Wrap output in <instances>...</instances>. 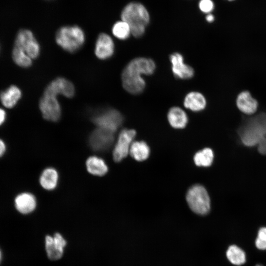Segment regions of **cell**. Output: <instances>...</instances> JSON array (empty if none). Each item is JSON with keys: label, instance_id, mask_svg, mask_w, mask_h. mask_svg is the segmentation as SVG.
<instances>
[{"label": "cell", "instance_id": "obj_16", "mask_svg": "<svg viewBox=\"0 0 266 266\" xmlns=\"http://www.w3.org/2000/svg\"><path fill=\"white\" fill-rule=\"evenodd\" d=\"M16 210L21 214H28L34 211L36 206L34 196L28 192L18 194L14 200Z\"/></svg>", "mask_w": 266, "mask_h": 266}, {"label": "cell", "instance_id": "obj_27", "mask_svg": "<svg viewBox=\"0 0 266 266\" xmlns=\"http://www.w3.org/2000/svg\"><path fill=\"white\" fill-rule=\"evenodd\" d=\"M199 6L202 12L209 14L213 10L214 4L212 0H200Z\"/></svg>", "mask_w": 266, "mask_h": 266}, {"label": "cell", "instance_id": "obj_3", "mask_svg": "<svg viewBox=\"0 0 266 266\" xmlns=\"http://www.w3.org/2000/svg\"><path fill=\"white\" fill-rule=\"evenodd\" d=\"M121 20L129 25L132 34L135 37H140L145 33L150 21L149 13L145 7L138 2H130L123 9Z\"/></svg>", "mask_w": 266, "mask_h": 266}, {"label": "cell", "instance_id": "obj_7", "mask_svg": "<svg viewBox=\"0 0 266 266\" xmlns=\"http://www.w3.org/2000/svg\"><path fill=\"white\" fill-rule=\"evenodd\" d=\"M93 122L98 128L115 133L122 125L124 117L121 113L113 108H107L94 114Z\"/></svg>", "mask_w": 266, "mask_h": 266}, {"label": "cell", "instance_id": "obj_33", "mask_svg": "<svg viewBox=\"0 0 266 266\" xmlns=\"http://www.w3.org/2000/svg\"><path fill=\"white\" fill-rule=\"evenodd\" d=\"M255 266H263L262 265H256Z\"/></svg>", "mask_w": 266, "mask_h": 266}, {"label": "cell", "instance_id": "obj_9", "mask_svg": "<svg viewBox=\"0 0 266 266\" xmlns=\"http://www.w3.org/2000/svg\"><path fill=\"white\" fill-rule=\"evenodd\" d=\"M66 245V238L58 232L53 235H46L44 238L45 252L51 261H58L63 257Z\"/></svg>", "mask_w": 266, "mask_h": 266}, {"label": "cell", "instance_id": "obj_20", "mask_svg": "<svg viewBox=\"0 0 266 266\" xmlns=\"http://www.w3.org/2000/svg\"><path fill=\"white\" fill-rule=\"evenodd\" d=\"M129 154L134 160L139 162L143 161L148 158L150 148L147 144L143 141H133Z\"/></svg>", "mask_w": 266, "mask_h": 266}, {"label": "cell", "instance_id": "obj_10", "mask_svg": "<svg viewBox=\"0 0 266 266\" xmlns=\"http://www.w3.org/2000/svg\"><path fill=\"white\" fill-rule=\"evenodd\" d=\"M136 135L133 129H125L120 133L113 151V160L119 162L129 154L130 147Z\"/></svg>", "mask_w": 266, "mask_h": 266}, {"label": "cell", "instance_id": "obj_2", "mask_svg": "<svg viewBox=\"0 0 266 266\" xmlns=\"http://www.w3.org/2000/svg\"><path fill=\"white\" fill-rule=\"evenodd\" d=\"M156 68V64L152 59L140 57L132 59L122 72L123 88L131 94H140L146 87V81L142 75L153 74Z\"/></svg>", "mask_w": 266, "mask_h": 266}, {"label": "cell", "instance_id": "obj_23", "mask_svg": "<svg viewBox=\"0 0 266 266\" xmlns=\"http://www.w3.org/2000/svg\"><path fill=\"white\" fill-rule=\"evenodd\" d=\"M213 160L214 153L209 148H205L198 151L194 157L195 164L199 166H209L212 165Z\"/></svg>", "mask_w": 266, "mask_h": 266}, {"label": "cell", "instance_id": "obj_34", "mask_svg": "<svg viewBox=\"0 0 266 266\" xmlns=\"http://www.w3.org/2000/svg\"><path fill=\"white\" fill-rule=\"evenodd\" d=\"M229 1H232V0H228Z\"/></svg>", "mask_w": 266, "mask_h": 266}, {"label": "cell", "instance_id": "obj_14", "mask_svg": "<svg viewBox=\"0 0 266 266\" xmlns=\"http://www.w3.org/2000/svg\"><path fill=\"white\" fill-rule=\"evenodd\" d=\"M235 104L240 112L247 115L255 113L259 107L258 100L247 90L242 91L237 95Z\"/></svg>", "mask_w": 266, "mask_h": 266}, {"label": "cell", "instance_id": "obj_6", "mask_svg": "<svg viewBox=\"0 0 266 266\" xmlns=\"http://www.w3.org/2000/svg\"><path fill=\"white\" fill-rule=\"evenodd\" d=\"M186 199L191 209L200 215H205L210 210V200L207 190L202 185L196 184L188 190Z\"/></svg>", "mask_w": 266, "mask_h": 266}, {"label": "cell", "instance_id": "obj_25", "mask_svg": "<svg viewBox=\"0 0 266 266\" xmlns=\"http://www.w3.org/2000/svg\"><path fill=\"white\" fill-rule=\"evenodd\" d=\"M111 31L116 38L121 40L127 39L132 34L128 24L122 20L116 22L113 24Z\"/></svg>", "mask_w": 266, "mask_h": 266}, {"label": "cell", "instance_id": "obj_21", "mask_svg": "<svg viewBox=\"0 0 266 266\" xmlns=\"http://www.w3.org/2000/svg\"><path fill=\"white\" fill-rule=\"evenodd\" d=\"M58 172L54 168L51 167L45 169L39 178L41 186L48 190H52L55 188L58 183Z\"/></svg>", "mask_w": 266, "mask_h": 266}, {"label": "cell", "instance_id": "obj_5", "mask_svg": "<svg viewBox=\"0 0 266 266\" xmlns=\"http://www.w3.org/2000/svg\"><path fill=\"white\" fill-rule=\"evenodd\" d=\"M85 33L77 25L64 26L59 28L55 35L57 44L65 51L73 53L84 44Z\"/></svg>", "mask_w": 266, "mask_h": 266}, {"label": "cell", "instance_id": "obj_13", "mask_svg": "<svg viewBox=\"0 0 266 266\" xmlns=\"http://www.w3.org/2000/svg\"><path fill=\"white\" fill-rule=\"evenodd\" d=\"M114 51L115 44L112 37L106 33H100L95 45L96 56L100 60H107L113 56Z\"/></svg>", "mask_w": 266, "mask_h": 266}, {"label": "cell", "instance_id": "obj_4", "mask_svg": "<svg viewBox=\"0 0 266 266\" xmlns=\"http://www.w3.org/2000/svg\"><path fill=\"white\" fill-rule=\"evenodd\" d=\"M242 143L248 147L257 146L266 137V113L259 114L246 120L238 130Z\"/></svg>", "mask_w": 266, "mask_h": 266}, {"label": "cell", "instance_id": "obj_31", "mask_svg": "<svg viewBox=\"0 0 266 266\" xmlns=\"http://www.w3.org/2000/svg\"><path fill=\"white\" fill-rule=\"evenodd\" d=\"M206 20L209 23L212 22L214 20V17L211 13H209L206 16Z\"/></svg>", "mask_w": 266, "mask_h": 266}, {"label": "cell", "instance_id": "obj_1", "mask_svg": "<svg viewBox=\"0 0 266 266\" xmlns=\"http://www.w3.org/2000/svg\"><path fill=\"white\" fill-rule=\"evenodd\" d=\"M75 93L74 85L68 79L59 77L52 81L45 88L39 102V108L43 118L51 122L59 121L62 109L58 96L62 95L71 98Z\"/></svg>", "mask_w": 266, "mask_h": 266}, {"label": "cell", "instance_id": "obj_19", "mask_svg": "<svg viewBox=\"0 0 266 266\" xmlns=\"http://www.w3.org/2000/svg\"><path fill=\"white\" fill-rule=\"evenodd\" d=\"M86 165L88 171L94 175L102 176L108 171L104 161L96 156L90 157L86 161Z\"/></svg>", "mask_w": 266, "mask_h": 266}, {"label": "cell", "instance_id": "obj_32", "mask_svg": "<svg viewBox=\"0 0 266 266\" xmlns=\"http://www.w3.org/2000/svg\"><path fill=\"white\" fill-rule=\"evenodd\" d=\"M1 259H2V253L1 251V250L0 249V263L1 261Z\"/></svg>", "mask_w": 266, "mask_h": 266}, {"label": "cell", "instance_id": "obj_29", "mask_svg": "<svg viewBox=\"0 0 266 266\" xmlns=\"http://www.w3.org/2000/svg\"><path fill=\"white\" fill-rule=\"evenodd\" d=\"M6 118L5 111L2 108H0V126L5 122Z\"/></svg>", "mask_w": 266, "mask_h": 266}, {"label": "cell", "instance_id": "obj_11", "mask_svg": "<svg viewBox=\"0 0 266 266\" xmlns=\"http://www.w3.org/2000/svg\"><path fill=\"white\" fill-rule=\"evenodd\" d=\"M114 133L110 131L97 127L89 136V145L95 151H105L113 144Z\"/></svg>", "mask_w": 266, "mask_h": 266}, {"label": "cell", "instance_id": "obj_17", "mask_svg": "<svg viewBox=\"0 0 266 266\" xmlns=\"http://www.w3.org/2000/svg\"><path fill=\"white\" fill-rule=\"evenodd\" d=\"M167 119L169 125L174 129L184 128L188 122V116L186 111L177 106L169 108Z\"/></svg>", "mask_w": 266, "mask_h": 266}, {"label": "cell", "instance_id": "obj_22", "mask_svg": "<svg viewBox=\"0 0 266 266\" xmlns=\"http://www.w3.org/2000/svg\"><path fill=\"white\" fill-rule=\"evenodd\" d=\"M226 256L230 262L235 266L242 265L246 262V255L244 251L235 245L229 247Z\"/></svg>", "mask_w": 266, "mask_h": 266}, {"label": "cell", "instance_id": "obj_18", "mask_svg": "<svg viewBox=\"0 0 266 266\" xmlns=\"http://www.w3.org/2000/svg\"><path fill=\"white\" fill-rule=\"evenodd\" d=\"M22 96L21 89L12 85L0 93V101L5 108H12L17 104Z\"/></svg>", "mask_w": 266, "mask_h": 266}, {"label": "cell", "instance_id": "obj_12", "mask_svg": "<svg viewBox=\"0 0 266 266\" xmlns=\"http://www.w3.org/2000/svg\"><path fill=\"white\" fill-rule=\"evenodd\" d=\"M171 70L174 76L178 79L187 80L191 79L195 74L194 68L186 64L183 55L175 52L169 56Z\"/></svg>", "mask_w": 266, "mask_h": 266}, {"label": "cell", "instance_id": "obj_30", "mask_svg": "<svg viewBox=\"0 0 266 266\" xmlns=\"http://www.w3.org/2000/svg\"><path fill=\"white\" fill-rule=\"evenodd\" d=\"M6 151V145L4 142L0 139V158L1 157Z\"/></svg>", "mask_w": 266, "mask_h": 266}, {"label": "cell", "instance_id": "obj_24", "mask_svg": "<svg viewBox=\"0 0 266 266\" xmlns=\"http://www.w3.org/2000/svg\"><path fill=\"white\" fill-rule=\"evenodd\" d=\"M12 58L14 62L21 67H29L33 63V59L27 55L25 51L15 45L12 49Z\"/></svg>", "mask_w": 266, "mask_h": 266}, {"label": "cell", "instance_id": "obj_15", "mask_svg": "<svg viewBox=\"0 0 266 266\" xmlns=\"http://www.w3.org/2000/svg\"><path fill=\"white\" fill-rule=\"evenodd\" d=\"M184 107L193 112L203 110L207 106V100L200 92L191 91L185 96L183 100Z\"/></svg>", "mask_w": 266, "mask_h": 266}, {"label": "cell", "instance_id": "obj_26", "mask_svg": "<svg viewBox=\"0 0 266 266\" xmlns=\"http://www.w3.org/2000/svg\"><path fill=\"white\" fill-rule=\"evenodd\" d=\"M255 245L260 250H266V227H262L259 230Z\"/></svg>", "mask_w": 266, "mask_h": 266}, {"label": "cell", "instance_id": "obj_28", "mask_svg": "<svg viewBox=\"0 0 266 266\" xmlns=\"http://www.w3.org/2000/svg\"><path fill=\"white\" fill-rule=\"evenodd\" d=\"M257 146L258 152L262 155H266V137L261 139Z\"/></svg>", "mask_w": 266, "mask_h": 266}, {"label": "cell", "instance_id": "obj_8", "mask_svg": "<svg viewBox=\"0 0 266 266\" xmlns=\"http://www.w3.org/2000/svg\"><path fill=\"white\" fill-rule=\"evenodd\" d=\"M14 45L24 50L33 60L36 59L40 53L38 42L33 32L28 29H21L18 32Z\"/></svg>", "mask_w": 266, "mask_h": 266}]
</instances>
